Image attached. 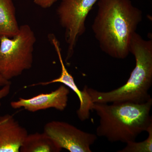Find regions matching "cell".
<instances>
[{"mask_svg":"<svg viewBox=\"0 0 152 152\" xmlns=\"http://www.w3.org/2000/svg\"><path fill=\"white\" fill-rule=\"evenodd\" d=\"M28 134L13 116H0V152H20Z\"/></svg>","mask_w":152,"mask_h":152,"instance_id":"9c48e42d","label":"cell"},{"mask_svg":"<svg viewBox=\"0 0 152 152\" xmlns=\"http://www.w3.org/2000/svg\"><path fill=\"white\" fill-rule=\"evenodd\" d=\"M36 37L30 26H20L12 37L0 38V73L10 80L30 69L33 64V53Z\"/></svg>","mask_w":152,"mask_h":152,"instance_id":"277c9868","label":"cell"},{"mask_svg":"<svg viewBox=\"0 0 152 152\" xmlns=\"http://www.w3.org/2000/svg\"><path fill=\"white\" fill-rule=\"evenodd\" d=\"M129 52L135 57L136 65L124 85L108 92L99 91L87 86L84 87L93 103L142 104L152 99L149 94L152 84V40L144 39L134 33Z\"/></svg>","mask_w":152,"mask_h":152,"instance_id":"3957f363","label":"cell"},{"mask_svg":"<svg viewBox=\"0 0 152 152\" xmlns=\"http://www.w3.org/2000/svg\"><path fill=\"white\" fill-rule=\"evenodd\" d=\"M146 132L148 134V138L143 141H135L127 143L126 145L119 152H152V124L150 125Z\"/></svg>","mask_w":152,"mask_h":152,"instance_id":"7c38bea8","label":"cell"},{"mask_svg":"<svg viewBox=\"0 0 152 152\" xmlns=\"http://www.w3.org/2000/svg\"><path fill=\"white\" fill-rule=\"evenodd\" d=\"M19 28L13 0H0V38L12 37Z\"/></svg>","mask_w":152,"mask_h":152,"instance_id":"8fae6325","label":"cell"},{"mask_svg":"<svg viewBox=\"0 0 152 152\" xmlns=\"http://www.w3.org/2000/svg\"><path fill=\"white\" fill-rule=\"evenodd\" d=\"M11 91V84L2 87L0 89V107L1 106V101L10 94Z\"/></svg>","mask_w":152,"mask_h":152,"instance_id":"5bb4252c","label":"cell"},{"mask_svg":"<svg viewBox=\"0 0 152 152\" xmlns=\"http://www.w3.org/2000/svg\"><path fill=\"white\" fill-rule=\"evenodd\" d=\"M46 133L62 149L70 152H91L97 136L86 132L69 123L53 121L45 125Z\"/></svg>","mask_w":152,"mask_h":152,"instance_id":"8992f818","label":"cell"},{"mask_svg":"<svg viewBox=\"0 0 152 152\" xmlns=\"http://www.w3.org/2000/svg\"><path fill=\"white\" fill-rule=\"evenodd\" d=\"M98 0H62L57 10L60 24L65 31L66 59L72 56L77 42L86 31L85 22Z\"/></svg>","mask_w":152,"mask_h":152,"instance_id":"5b68a950","label":"cell"},{"mask_svg":"<svg viewBox=\"0 0 152 152\" xmlns=\"http://www.w3.org/2000/svg\"><path fill=\"white\" fill-rule=\"evenodd\" d=\"M58 0H34V3L42 8L50 7Z\"/></svg>","mask_w":152,"mask_h":152,"instance_id":"4fadbf2b","label":"cell"},{"mask_svg":"<svg viewBox=\"0 0 152 152\" xmlns=\"http://www.w3.org/2000/svg\"><path fill=\"white\" fill-rule=\"evenodd\" d=\"M97 5L92 28L101 50L112 58H126L132 36L142 21V11L130 0H98Z\"/></svg>","mask_w":152,"mask_h":152,"instance_id":"6da1fadb","label":"cell"},{"mask_svg":"<svg viewBox=\"0 0 152 152\" xmlns=\"http://www.w3.org/2000/svg\"><path fill=\"white\" fill-rule=\"evenodd\" d=\"M152 99L142 104L94 103L92 110L99 118L96 135L112 142L135 141L152 124Z\"/></svg>","mask_w":152,"mask_h":152,"instance_id":"7a4b0ae2","label":"cell"},{"mask_svg":"<svg viewBox=\"0 0 152 152\" xmlns=\"http://www.w3.org/2000/svg\"><path fill=\"white\" fill-rule=\"evenodd\" d=\"M49 39L56 50L60 64H61V75L59 77L54 79L50 81L40 82L31 85L30 86H47L55 83H61L69 88L73 91L77 96L80 101V107L77 111V115L79 119L82 121L88 119L90 116V113L92 110V107L94 103L91 100L90 96L84 88L83 91H81L76 85L73 76L68 72L63 61L62 56L59 42L53 34H49Z\"/></svg>","mask_w":152,"mask_h":152,"instance_id":"52a82bcc","label":"cell"},{"mask_svg":"<svg viewBox=\"0 0 152 152\" xmlns=\"http://www.w3.org/2000/svg\"><path fill=\"white\" fill-rule=\"evenodd\" d=\"M11 82L5 79L3 77L0 73V86L3 87L7 85L10 84Z\"/></svg>","mask_w":152,"mask_h":152,"instance_id":"9a60e30c","label":"cell"},{"mask_svg":"<svg viewBox=\"0 0 152 152\" xmlns=\"http://www.w3.org/2000/svg\"><path fill=\"white\" fill-rule=\"evenodd\" d=\"M69 89L65 85H61L57 89L48 94H41L30 99L19 98L10 103L15 109L23 108L26 110L34 113L38 111L54 108L63 111L68 104Z\"/></svg>","mask_w":152,"mask_h":152,"instance_id":"ba28073f","label":"cell"},{"mask_svg":"<svg viewBox=\"0 0 152 152\" xmlns=\"http://www.w3.org/2000/svg\"><path fill=\"white\" fill-rule=\"evenodd\" d=\"M62 149L45 132L28 134L20 148L21 152H60Z\"/></svg>","mask_w":152,"mask_h":152,"instance_id":"30bf717a","label":"cell"}]
</instances>
